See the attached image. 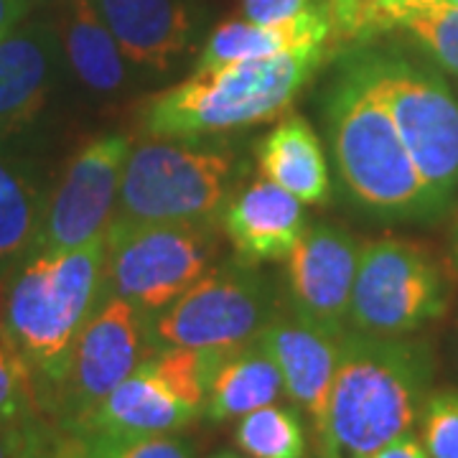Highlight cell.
I'll return each instance as SVG.
<instances>
[{
	"instance_id": "1",
	"label": "cell",
	"mask_w": 458,
	"mask_h": 458,
	"mask_svg": "<svg viewBox=\"0 0 458 458\" xmlns=\"http://www.w3.org/2000/svg\"><path fill=\"white\" fill-rule=\"evenodd\" d=\"M105 234L66 252H36L0 280V334L29 361L41 410L64 385L74 344L105 291Z\"/></svg>"
},
{
	"instance_id": "2",
	"label": "cell",
	"mask_w": 458,
	"mask_h": 458,
	"mask_svg": "<svg viewBox=\"0 0 458 458\" xmlns=\"http://www.w3.org/2000/svg\"><path fill=\"white\" fill-rule=\"evenodd\" d=\"M430 354L397 336L342 334L318 458H367L412 430L426 405Z\"/></svg>"
},
{
	"instance_id": "3",
	"label": "cell",
	"mask_w": 458,
	"mask_h": 458,
	"mask_svg": "<svg viewBox=\"0 0 458 458\" xmlns=\"http://www.w3.org/2000/svg\"><path fill=\"white\" fill-rule=\"evenodd\" d=\"M328 54L331 49H293L191 74L148 98L138 110V125L148 138L199 140L273 120L291 107Z\"/></svg>"
},
{
	"instance_id": "4",
	"label": "cell",
	"mask_w": 458,
	"mask_h": 458,
	"mask_svg": "<svg viewBox=\"0 0 458 458\" xmlns=\"http://www.w3.org/2000/svg\"><path fill=\"white\" fill-rule=\"evenodd\" d=\"M328 135L349 194L382 216L438 212L394 120L354 59L344 62L327 99Z\"/></svg>"
},
{
	"instance_id": "5",
	"label": "cell",
	"mask_w": 458,
	"mask_h": 458,
	"mask_svg": "<svg viewBox=\"0 0 458 458\" xmlns=\"http://www.w3.org/2000/svg\"><path fill=\"white\" fill-rule=\"evenodd\" d=\"M232 174L229 150L156 138L131 148L114 216L125 222L216 225L229 204Z\"/></svg>"
},
{
	"instance_id": "6",
	"label": "cell",
	"mask_w": 458,
	"mask_h": 458,
	"mask_svg": "<svg viewBox=\"0 0 458 458\" xmlns=\"http://www.w3.org/2000/svg\"><path fill=\"white\" fill-rule=\"evenodd\" d=\"M234 352V349H232ZM232 352L225 349H158L135 367L72 433L92 436H161L197 423L207 408L214 375Z\"/></svg>"
},
{
	"instance_id": "7",
	"label": "cell",
	"mask_w": 458,
	"mask_h": 458,
	"mask_svg": "<svg viewBox=\"0 0 458 458\" xmlns=\"http://www.w3.org/2000/svg\"><path fill=\"white\" fill-rule=\"evenodd\" d=\"M216 225L125 222L113 216L105 232V291L128 298L150 316L164 311L212 270Z\"/></svg>"
},
{
	"instance_id": "8",
	"label": "cell",
	"mask_w": 458,
	"mask_h": 458,
	"mask_svg": "<svg viewBox=\"0 0 458 458\" xmlns=\"http://www.w3.org/2000/svg\"><path fill=\"white\" fill-rule=\"evenodd\" d=\"M276 318V303L255 265L237 258L212 267L148 324L150 349H240Z\"/></svg>"
},
{
	"instance_id": "9",
	"label": "cell",
	"mask_w": 458,
	"mask_h": 458,
	"mask_svg": "<svg viewBox=\"0 0 458 458\" xmlns=\"http://www.w3.org/2000/svg\"><path fill=\"white\" fill-rule=\"evenodd\" d=\"M357 62L393 114L436 209H443L458 186L456 98L441 77L408 62L377 54H360Z\"/></svg>"
},
{
	"instance_id": "10",
	"label": "cell",
	"mask_w": 458,
	"mask_h": 458,
	"mask_svg": "<svg viewBox=\"0 0 458 458\" xmlns=\"http://www.w3.org/2000/svg\"><path fill=\"white\" fill-rule=\"evenodd\" d=\"M438 265L423 247L377 240L361 247L349 321L369 336H403L445 311Z\"/></svg>"
},
{
	"instance_id": "11",
	"label": "cell",
	"mask_w": 458,
	"mask_h": 458,
	"mask_svg": "<svg viewBox=\"0 0 458 458\" xmlns=\"http://www.w3.org/2000/svg\"><path fill=\"white\" fill-rule=\"evenodd\" d=\"M150 313L128 298L107 295L74 344L64 385L56 393L51 415L59 428H72L135 372L153 352L148 342Z\"/></svg>"
},
{
	"instance_id": "12",
	"label": "cell",
	"mask_w": 458,
	"mask_h": 458,
	"mask_svg": "<svg viewBox=\"0 0 458 458\" xmlns=\"http://www.w3.org/2000/svg\"><path fill=\"white\" fill-rule=\"evenodd\" d=\"M131 138L107 132L87 140L66 164L56 189L49 194L44 227L36 252H66L102 237L120 197L123 168L131 156Z\"/></svg>"
},
{
	"instance_id": "13",
	"label": "cell",
	"mask_w": 458,
	"mask_h": 458,
	"mask_svg": "<svg viewBox=\"0 0 458 458\" xmlns=\"http://www.w3.org/2000/svg\"><path fill=\"white\" fill-rule=\"evenodd\" d=\"M361 245L339 225H311L288 255L291 301L298 318L342 336L349 318Z\"/></svg>"
},
{
	"instance_id": "14",
	"label": "cell",
	"mask_w": 458,
	"mask_h": 458,
	"mask_svg": "<svg viewBox=\"0 0 458 458\" xmlns=\"http://www.w3.org/2000/svg\"><path fill=\"white\" fill-rule=\"evenodd\" d=\"M62 51L49 23H23L0 38V140L29 128L47 107Z\"/></svg>"
},
{
	"instance_id": "15",
	"label": "cell",
	"mask_w": 458,
	"mask_h": 458,
	"mask_svg": "<svg viewBox=\"0 0 458 458\" xmlns=\"http://www.w3.org/2000/svg\"><path fill=\"white\" fill-rule=\"evenodd\" d=\"M255 342L276 361L285 393L295 405L309 412L318 433L327 420L342 336H334L298 316L295 318L276 316L262 328Z\"/></svg>"
},
{
	"instance_id": "16",
	"label": "cell",
	"mask_w": 458,
	"mask_h": 458,
	"mask_svg": "<svg viewBox=\"0 0 458 458\" xmlns=\"http://www.w3.org/2000/svg\"><path fill=\"white\" fill-rule=\"evenodd\" d=\"M222 229L240 262L288 260L306 232L303 201L273 181H252L225 207Z\"/></svg>"
},
{
	"instance_id": "17",
	"label": "cell",
	"mask_w": 458,
	"mask_h": 458,
	"mask_svg": "<svg viewBox=\"0 0 458 458\" xmlns=\"http://www.w3.org/2000/svg\"><path fill=\"white\" fill-rule=\"evenodd\" d=\"M125 59L168 72L191 49L194 21L181 0H92Z\"/></svg>"
},
{
	"instance_id": "18",
	"label": "cell",
	"mask_w": 458,
	"mask_h": 458,
	"mask_svg": "<svg viewBox=\"0 0 458 458\" xmlns=\"http://www.w3.org/2000/svg\"><path fill=\"white\" fill-rule=\"evenodd\" d=\"M293 49H334L331 21L324 11H313L278 26H262L247 18L225 21L214 29L204 49L199 51L191 74H204L252 59H267Z\"/></svg>"
},
{
	"instance_id": "19",
	"label": "cell",
	"mask_w": 458,
	"mask_h": 458,
	"mask_svg": "<svg viewBox=\"0 0 458 458\" xmlns=\"http://www.w3.org/2000/svg\"><path fill=\"white\" fill-rule=\"evenodd\" d=\"M255 153L262 179L273 181L303 204L324 207L331 199L327 153L306 117H283L258 143Z\"/></svg>"
},
{
	"instance_id": "20",
	"label": "cell",
	"mask_w": 458,
	"mask_h": 458,
	"mask_svg": "<svg viewBox=\"0 0 458 458\" xmlns=\"http://www.w3.org/2000/svg\"><path fill=\"white\" fill-rule=\"evenodd\" d=\"M49 191L31 165L0 148V280L31 258Z\"/></svg>"
},
{
	"instance_id": "21",
	"label": "cell",
	"mask_w": 458,
	"mask_h": 458,
	"mask_svg": "<svg viewBox=\"0 0 458 458\" xmlns=\"http://www.w3.org/2000/svg\"><path fill=\"white\" fill-rule=\"evenodd\" d=\"M62 49L74 74L95 92H114L125 82V54L92 0H66Z\"/></svg>"
},
{
	"instance_id": "22",
	"label": "cell",
	"mask_w": 458,
	"mask_h": 458,
	"mask_svg": "<svg viewBox=\"0 0 458 458\" xmlns=\"http://www.w3.org/2000/svg\"><path fill=\"white\" fill-rule=\"evenodd\" d=\"M285 387L276 361L260 344L250 342L234 349L216 369L204 412L212 423L242 418L252 410L273 405Z\"/></svg>"
},
{
	"instance_id": "23",
	"label": "cell",
	"mask_w": 458,
	"mask_h": 458,
	"mask_svg": "<svg viewBox=\"0 0 458 458\" xmlns=\"http://www.w3.org/2000/svg\"><path fill=\"white\" fill-rule=\"evenodd\" d=\"M234 443L250 458H306L309 454L301 412L276 403L242 415L234 428Z\"/></svg>"
},
{
	"instance_id": "24",
	"label": "cell",
	"mask_w": 458,
	"mask_h": 458,
	"mask_svg": "<svg viewBox=\"0 0 458 458\" xmlns=\"http://www.w3.org/2000/svg\"><path fill=\"white\" fill-rule=\"evenodd\" d=\"M397 26L408 29L438 64L458 77V8L448 3H415L403 11Z\"/></svg>"
},
{
	"instance_id": "25",
	"label": "cell",
	"mask_w": 458,
	"mask_h": 458,
	"mask_svg": "<svg viewBox=\"0 0 458 458\" xmlns=\"http://www.w3.org/2000/svg\"><path fill=\"white\" fill-rule=\"evenodd\" d=\"M334 47L344 41H364L375 33L397 26L403 11L415 0H324Z\"/></svg>"
},
{
	"instance_id": "26",
	"label": "cell",
	"mask_w": 458,
	"mask_h": 458,
	"mask_svg": "<svg viewBox=\"0 0 458 458\" xmlns=\"http://www.w3.org/2000/svg\"><path fill=\"white\" fill-rule=\"evenodd\" d=\"M38 387L29 361L0 334V423H38Z\"/></svg>"
},
{
	"instance_id": "27",
	"label": "cell",
	"mask_w": 458,
	"mask_h": 458,
	"mask_svg": "<svg viewBox=\"0 0 458 458\" xmlns=\"http://www.w3.org/2000/svg\"><path fill=\"white\" fill-rule=\"evenodd\" d=\"M82 438L98 458H194L191 443L183 438H174L171 433H161V436L92 433V436H82Z\"/></svg>"
},
{
	"instance_id": "28",
	"label": "cell",
	"mask_w": 458,
	"mask_h": 458,
	"mask_svg": "<svg viewBox=\"0 0 458 458\" xmlns=\"http://www.w3.org/2000/svg\"><path fill=\"white\" fill-rule=\"evenodd\" d=\"M423 445L430 458H458V390L443 387L426 397Z\"/></svg>"
},
{
	"instance_id": "29",
	"label": "cell",
	"mask_w": 458,
	"mask_h": 458,
	"mask_svg": "<svg viewBox=\"0 0 458 458\" xmlns=\"http://www.w3.org/2000/svg\"><path fill=\"white\" fill-rule=\"evenodd\" d=\"M313 11L327 13V3L324 0H242V16L252 23H262V26L288 23L298 16L313 13Z\"/></svg>"
},
{
	"instance_id": "30",
	"label": "cell",
	"mask_w": 458,
	"mask_h": 458,
	"mask_svg": "<svg viewBox=\"0 0 458 458\" xmlns=\"http://www.w3.org/2000/svg\"><path fill=\"white\" fill-rule=\"evenodd\" d=\"M44 433H47L44 420L0 423V458H33Z\"/></svg>"
},
{
	"instance_id": "31",
	"label": "cell",
	"mask_w": 458,
	"mask_h": 458,
	"mask_svg": "<svg viewBox=\"0 0 458 458\" xmlns=\"http://www.w3.org/2000/svg\"><path fill=\"white\" fill-rule=\"evenodd\" d=\"M33 458H98V456L89 451V445H87V441H84L82 436H77V433H72V430H66V428H59V430L47 428V433H44V438H41V443H38V448H36Z\"/></svg>"
},
{
	"instance_id": "32",
	"label": "cell",
	"mask_w": 458,
	"mask_h": 458,
	"mask_svg": "<svg viewBox=\"0 0 458 458\" xmlns=\"http://www.w3.org/2000/svg\"><path fill=\"white\" fill-rule=\"evenodd\" d=\"M367 458H430L428 456L426 445L418 441L412 433H405L400 438H394L387 445L377 448L375 454H369Z\"/></svg>"
},
{
	"instance_id": "33",
	"label": "cell",
	"mask_w": 458,
	"mask_h": 458,
	"mask_svg": "<svg viewBox=\"0 0 458 458\" xmlns=\"http://www.w3.org/2000/svg\"><path fill=\"white\" fill-rule=\"evenodd\" d=\"M33 0H0V38L11 33L31 13Z\"/></svg>"
},
{
	"instance_id": "34",
	"label": "cell",
	"mask_w": 458,
	"mask_h": 458,
	"mask_svg": "<svg viewBox=\"0 0 458 458\" xmlns=\"http://www.w3.org/2000/svg\"><path fill=\"white\" fill-rule=\"evenodd\" d=\"M454 267L458 270V222L456 229H454Z\"/></svg>"
},
{
	"instance_id": "35",
	"label": "cell",
	"mask_w": 458,
	"mask_h": 458,
	"mask_svg": "<svg viewBox=\"0 0 458 458\" xmlns=\"http://www.w3.org/2000/svg\"><path fill=\"white\" fill-rule=\"evenodd\" d=\"M415 3H448V5H456L458 8V0H415ZM415 3H410V5H415Z\"/></svg>"
},
{
	"instance_id": "36",
	"label": "cell",
	"mask_w": 458,
	"mask_h": 458,
	"mask_svg": "<svg viewBox=\"0 0 458 458\" xmlns=\"http://www.w3.org/2000/svg\"><path fill=\"white\" fill-rule=\"evenodd\" d=\"M212 458H237L234 454H214Z\"/></svg>"
}]
</instances>
